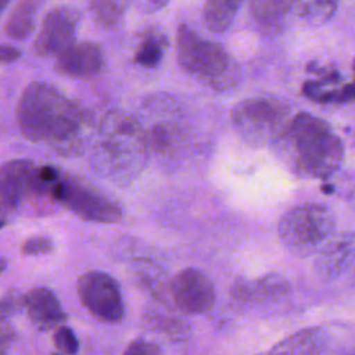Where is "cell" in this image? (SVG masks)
<instances>
[{"label": "cell", "instance_id": "cell-1", "mask_svg": "<svg viewBox=\"0 0 355 355\" xmlns=\"http://www.w3.org/2000/svg\"><path fill=\"white\" fill-rule=\"evenodd\" d=\"M18 122L26 139L47 143L62 154L82 153L92 128V118L82 105L42 82L25 89Z\"/></svg>", "mask_w": 355, "mask_h": 355}, {"label": "cell", "instance_id": "cell-2", "mask_svg": "<svg viewBox=\"0 0 355 355\" xmlns=\"http://www.w3.org/2000/svg\"><path fill=\"white\" fill-rule=\"evenodd\" d=\"M277 153L300 176L327 178L341 164L343 143L322 119L300 112L288 119L275 139Z\"/></svg>", "mask_w": 355, "mask_h": 355}, {"label": "cell", "instance_id": "cell-3", "mask_svg": "<svg viewBox=\"0 0 355 355\" xmlns=\"http://www.w3.org/2000/svg\"><path fill=\"white\" fill-rule=\"evenodd\" d=\"M148 146L137 119L108 114L94 136V168L119 184L135 179L146 165Z\"/></svg>", "mask_w": 355, "mask_h": 355}, {"label": "cell", "instance_id": "cell-4", "mask_svg": "<svg viewBox=\"0 0 355 355\" xmlns=\"http://www.w3.org/2000/svg\"><path fill=\"white\" fill-rule=\"evenodd\" d=\"M176 55L186 73L214 90H229L240 79L239 65L225 47L207 40L184 24L176 32Z\"/></svg>", "mask_w": 355, "mask_h": 355}, {"label": "cell", "instance_id": "cell-5", "mask_svg": "<svg viewBox=\"0 0 355 355\" xmlns=\"http://www.w3.org/2000/svg\"><path fill=\"white\" fill-rule=\"evenodd\" d=\"M334 215L320 204L298 205L282 218L279 236L284 247L298 255H311L322 248L333 236Z\"/></svg>", "mask_w": 355, "mask_h": 355}, {"label": "cell", "instance_id": "cell-6", "mask_svg": "<svg viewBox=\"0 0 355 355\" xmlns=\"http://www.w3.org/2000/svg\"><path fill=\"white\" fill-rule=\"evenodd\" d=\"M288 107L272 97H251L239 103L232 111L236 132L250 144L261 146L275 141L288 121Z\"/></svg>", "mask_w": 355, "mask_h": 355}, {"label": "cell", "instance_id": "cell-7", "mask_svg": "<svg viewBox=\"0 0 355 355\" xmlns=\"http://www.w3.org/2000/svg\"><path fill=\"white\" fill-rule=\"evenodd\" d=\"M50 194L83 220L114 223L122 218V208L115 201L73 178L55 180Z\"/></svg>", "mask_w": 355, "mask_h": 355}, {"label": "cell", "instance_id": "cell-8", "mask_svg": "<svg viewBox=\"0 0 355 355\" xmlns=\"http://www.w3.org/2000/svg\"><path fill=\"white\" fill-rule=\"evenodd\" d=\"M78 294L85 308L98 320L116 323L125 316V304L118 283L110 275L90 270L78 280Z\"/></svg>", "mask_w": 355, "mask_h": 355}, {"label": "cell", "instance_id": "cell-9", "mask_svg": "<svg viewBox=\"0 0 355 355\" xmlns=\"http://www.w3.org/2000/svg\"><path fill=\"white\" fill-rule=\"evenodd\" d=\"M169 294L175 306L186 315L205 313L216 301L212 282L196 268L176 273L169 283Z\"/></svg>", "mask_w": 355, "mask_h": 355}, {"label": "cell", "instance_id": "cell-10", "mask_svg": "<svg viewBox=\"0 0 355 355\" xmlns=\"http://www.w3.org/2000/svg\"><path fill=\"white\" fill-rule=\"evenodd\" d=\"M79 12L67 6L54 7L47 12L33 43V50L40 57H57L75 42Z\"/></svg>", "mask_w": 355, "mask_h": 355}, {"label": "cell", "instance_id": "cell-11", "mask_svg": "<svg viewBox=\"0 0 355 355\" xmlns=\"http://www.w3.org/2000/svg\"><path fill=\"white\" fill-rule=\"evenodd\" d=\"M104 67V54L93 42H73L57 55L55 69L72 78H92Z\"/></svg>", "mask_w": 355, "mask_h": 355}, {"label": "cell", "instance_id": "cell-12", "mask_svg": "<svg viewBox=\"0 0 355 355\" xmlns=\"http://www.w3.org/2000/svg\"><path fill=\"white\" fill-rule=\"evenodd\" d=\"M294 0H250L248 8L258 31L265 36L280 33L293 11Z\"/></svg>", "mask_w": 355, "mask_h": 355}, {"label": "cell", "instance_id": "cell-13", "mask_svg": "<svg viewBox=\"0 0 355 355\" xmlns=\"http://www.w3.org/2000/svg\"><path fill=\"white\" fill-rule=\"evenodd\" d=\"M29 319L40 329H51L65 319L61 304L49 288H33L25 297Z\"/></svg>", "mask_w": 355, "mask_h": 355}, {"label": "cell", "instance_id": "cell-14", "mask_svg": "<svg viewBox=\"0 0 355 355\" xmlns=\"http://www.w3.org/2000/svg\"><path fill=\"white\" fill-rule=\"evenodd\" d=\"M35 168L31 161L17 159L6 164L0 171V200L14 208L28 191L29 179Z\"/></svg>", "mask_w": 355, "mask_h": 355}, {"label": "cell", "instance_id": "cell-15", "mask_svg": "<svg viewBox=\"0 0 355 355\" xmlns=\"http://www.w3.org/2000/svg\"><path fill=\"white\" fill-rule=\"evenodd\" d=\"M287 291L288 282L279 275H268L257 280L239 282L232 287L233 298L241 302L277 298Z\"/></svg>", "mask_w": 355, "mask_h": 355}, {"label": "cell", "instance_id": "cell-16", "mask_svg": "<svg viewBox=\"0 0 355 355\" xmlns=\"http://www.w3.org/2000/svg\"><path fill=\"white\" fill-rule=\"evenodd\" d=\"M340 76L336 71H331L330 75L324 76L320 80H308L302 86V93L319 103H348L354 98L355 92L351 83L344 86H336Z\"/></svg>", "mask_w": 355, "mask_h": 355}, {"label": "cell", "instance_id": "cell-17", "mask_svg": "<svg viewBox=\"0 0 355 355\" xmlns=\"http://www.w3.org/2000/svg\"><path fill=\"white\" fill-rule=\"evenodd\" d=\"M329 338L327 333L320 329H306L301 330L286 340L276 344L270 352L277 354H322L327 351Z\"/></svg>", "mask_w": 355, "mask_h": 355}, {"label": "cell", "instance_id": "cell-18", "mask_svg": "<svg viewBox=\"0 0 355 355\" xmlns=\"http://www.w3.org/2000/svg\"><path fill=\"white\" fill-rule=\"evenodd\" d=\"M244 0H205L202 18L207 28L215 33L225 32L233 22Z\"/></svg>", "mask_w": 355, "mask_h": 355}, {"label": "cell", "instance_id": "cell-19", "mask_svg": "<svg viewBox=\"0 0 355 355\" xmlns=\"http://www.w3.org/2000/svg\"><path fill=\"white\" fill-rule=\"evenodd\" d=\"M39 7L40 0H19L6 24V33L17 40L26 39L35 29Z\"/></svg>", "mask_w": 355, "mask_h": 355}, {"label": "cell", "instance_id": "cell-20", "mask_svg": "<svg viewBox=\"0 0 355 355\" xmlns=\"http://www.w3.org/2000/svg\"><path fill=\"white\" fill-rule=\"evenodd\" d=\"M340 0H294L293 11L305 24L318 26L333 18Z\"/></svg>", "mask_w": 355, "mask_h": 355}, {"label": "cell", "instance_id": "cell-21", "mask_svg": "<svg viewBox=\"0 0 355 355\" xmlns=\"http://www.w3.org/2000/svg\"><path fill=\"white\" fill-rule=\"evenodd\" d=\"M166 44L165 36L158 31L146 32L135 53V62L146 68L157 67L164 57Z\"/></svg>", "mask_w": 355, "mask_h": 355}, {"label": "cell", "instance_id": "cell-22", "mask_svg": "<svg viewBox=\"0 0 355 355\" xmlns=\"http://www.w3.org/2000/svg\"><path fill=\"white\" fill-rule=\"evenodd\" d=\"M128 7V0H90L89 11L94 24L101 29H111L119 24Z\"/></svg>", "mask_w": 355, "mask_h": 355}, {"label": "cell", "instance_id": "cell-23", "mask_svg": "<svg viewBox=\"0 0 355 355\" xmlns=\"http://www.w3.org/2000/svg\"><path fill=\"white\" fill-rule=\"evenodd\" d=\"M352 255V241H340L326 248L323 257L320 258V266L323 273L331 276L341 273L347 262L351 259Z\"/></svg>", "mask_w": 355, "mask_h": 355}, {"label": "cell", "instance_id": "cell-24", "mask_svg": "<svg viewBox=\"0 0 355 355\" xmlns=\"http://www.w3.org/2000/svg\"><path fill=\"white\" fill-rule=\"evenodd\" d=\"M53 343H54L55 348L64 354H75V352H78V348H79L76 336L67 326H61L55 330V333L53 336Z\"/></svg>", "mask_w": 355, "mask_h": 355}, {"label": "cell", "instance_id": "cell-25", "mask_svg": "<svg viewBox=\"0 0 355 355\" xmlns=\"http://www.w3.org/2000/svg\"><path fill=\"white\" fill-rule=\"evenodd\" d=\"M53 250V241L47 237H33L29 239L28 241L24 243L22 245V252L28 254V255H33V254H47Z\"/></svg>", "mask_w": 355, "mask_h": 355}, {"label": "cell", "instance_id": "cell-26", "mask_svg": "<svg viewBox=\"0 0 355 355\" xmlns=\"http://www.w3.org/2000/svg\"><path fill=\"white\" fill-rule=\"evenodd\" d=\"M125 354H132V355H154V354H161V349L147 341H133L128 345L125 349Z\"/></svg>", "mask_w": 355, "mask_h": 355}, {"label": "cell", "instance_id": "cell-27", "mask_svg": "<svg viewBox=\"0 0 355 355\" xmlns=\"http://www.w3.org/2000/svg\"><path fill=\"white\" fill-rule=\"evenodd\" d=\"M171 0H135L136 7L141 11V12H155L162 10L164 7H166L169 4Z\"/></svg>", "mask_w": 355, "mask_h": 355}, {"label": "cell", "instance_id": "cell-28", "mask_svg": "<svg viewBox=\"0 0 355 355\" xmlns=\"http://www.w3.org/2000/svg\"><path fill=\"white\" fill-rule=\"evenodd\" d=\"M21 55L19 50L14 46L0 44V64H7L15 61Z\"/></svg>", "mask_w": 355, "mask_h": 355}, {"label": "cell", "instance_id": "cell-29", "mask_svg": "<svg viewBox=\"0 0 355 355\" xmlns=\"http://www.w3.org/2000/svg\"><path fill=\"white\" fill-rule=\"evenodd\" d=\"M37 175L42 180L47 183H53L58 179V171L53 166H42L40 169H37Z\"/></svg>", "mask_w": 355, "mask_h": 355}, {"label": "cell", "instance_id": "cell-30", "mask_svg": "<svg viewBox=\"0 0 355 355\" xmlns=\"http://www.w3.org/2000/svg\"><path fill=\"white\" fill-rule=\"evenodd\" d=\"M10 3V0H0V14L3 12V10L6 8V6Z\"/></svg>", "mask_w": 355, "mask_h": 355}, {"label": "cell", "instance_id": "cell-31", "mask_svg": "<svg viewBox=\"0 0 355 355\" xmlns=\"http://www.w3.org/2000/svg\"><path fill=\"white\" fill-rule=\"evenodd\" d=\"M4 268H6V261L3 258H0V273L4 270Z\"/></svg>", "mask_w": 355, "mask_h": 355}]
</instances>
